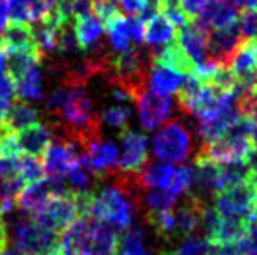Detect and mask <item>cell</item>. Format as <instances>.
<instances>
[{"label":"cell","mask_w":257,"mask_h":255,"mask_svg":"<svg viewBox=\"0 0 257 255\" xmlns=\"http://www.w3.org/2000/svg\"><path fill=\"white\" fill-rule=\"evenodd\" d=\"M213 206L223 216H234L252 223L255 221L257 190L247 177L216 193Z\"/></svg>","instance_id":"cell-1"},{"label":"cell","mask_w":257,"mask_h":255,"mask_svg":"<svg viewBox=\"0 0 257 255\" xmlns=\"http://www.w3.org/2000/svg\"><path fill=\"white\" fill-rule=\"evenodd\" d=\"M155 156L165 163H182L192 150V135L179 120L165 124L153 137Z\"/></svg>","instance_id":"cell-2"},{"label":"cell","mask_w":257,"mask_h":255,"mask_svg":"<svg viewBox=\"0 0 257 255\" xmlns=\"http://www.w3.org/2000/svg\"><path fill=\"white\" fill-rule=\"evenodd\" d=\"M78 146L64 135L52 140L43 158L46 177L67 182V174L78 163Z\"/></svg>","instance_id":"cell-3"},{"label":"cell","mask_w":257,"mask_h":255,"mask_svg":"<svg viewBox=\"0 0 257 255\" xmlns=\"http://www.w3.org/2000/svg\"><path fill=\"white\" fill-rule=\"evenodd\" d=\"M134 101L137 104L140 124L147 130H155L170 119L171 116V101L168 96H161L158 93L148 88V85L135 93Z\"/></svg>","instance_id":"cell-4"},{"label":"cell","mask_w":257,"mask_h":255,"mask_svg":"<svg viewBox=\"0 0 257 255\" xmlns=\"http://www.w3.org/2000/svg\"><path fill=\"white\" fill-rule=\"evenodd\" d=\"M120 156L119 169L125 174H135L148 163V138L140 132L127 129L120 130Z\"/></svg>","instance_id":"cell-5"},{"label":"cell","mask_w":257,"mask_h":255,"mask_svg":"<svg viewBox=\"0 0 257 255\" xmlns=\"http://www.w3.org/2000/svg\"><path fill=\"white\" fill-rule=\"evenodd\" d=\"M228 70L247 88H254L257 77V38H242L229 59Z\"/></svg>","instance_id":"cell-6"},{"label":"cell","mask_w":257,"mask_h":255,"mask_svg":"<svg viewBox=\"0 0 257 255\" xmlns=\"http://www.w3.org/2000/svg\"><path fill=\"white\" fill-rule=\"evenodd\" d=\"M239 9L233 0H210L195 20V25L205 33L228 30L238 23Z\"/></svg>","instance_id":"cell-7"},{"label":"cell","mask_w":257,"mask_h":255,"mask_svg":"<svg viewBox=\"0 0 257 255\" xmlns=\"http://www.w3.org/2000/svg\"><path fill=\"white\" fill-rule=\"evenodd\" d=\"M15 138L22 156L43 159L52 142V130L47 125L36 122L17 130Z\"/></svg>","instance_id":"cell-8"},{"label":"cell","mask_w":257,"mask_h":255,"mask_svg":"<svg viewBox=\"0 0 257 255\" xmlns=\"http://www.w3.org/2000/svg\"><path fill=\"white\" fill-rule=\"evenodd\" d=\"M195 169L194 171V180L197 184L199 193L202 195H212L226 189V171L225 164H216L213 161H208L205 158H200L195 154L194 158Z\"/></svg>","instance_id":"cell-9"},{"label":"cell","mask_w":257,"mask_h":255,"mask_svg":"<svg viewBox=\"0 0 257 255\" xmlns=\"http://www.w3.org/2000/svg\"><path fill=\"white\" fill-rule=\"evenodd\" d=\"M241 39L242 38L239 35L238 25L228 30L208 33V59L218 67L228 69L229 59H231L234 49L238 48Z\"/></svg>","instance_id":"cell-10"},{"label":"cell","mask_w":257,"mask_h":255,"mask_svg":"<svg viewBox=\"0 0 257 255\" xmlns=\"http://www.w3.org/2000/svg\"><path fill=\"white\" fill-rule=\"evenodd\" d=\"M176 41L192 59L195 67L210 60L208 59V33L200 30L195 23H189L176 30Z\"/></svg>","instance_id":"cell-11"},{"label":"cell","mask_w":257,"mask_h":255,"mask_svg":"<svg viewBox=\"0 0 257 255\" xmlns=\"http://www.w3.org/2000/svg\"><path fill=\"white\" fill-rule=\"evenodd\" d=\"M205 202L197 195H189L181 206L174 208L176 237H191L202 224Z\"/></svg>","instance_id":"cell-12"},{"label":"cell","mask_w":257,"mask_h":255,"mask_svg":"<svg viewBox=\"0 0 257 255\" xmlns=\"http://www.w3.org/2000/svg\"><path fill=\"white\" fill-rule=\"evenodd\" d=\"M51 197H52L51 185L47 182V179H44L35 184L23 185L22 189H20V192L17 193L15 205L23 213H26L28 216L33 218L44 210V206L47 205Z\"/></svg>","instance_id":"cell-13"},{"label":"cell","mask_w":257,"mask_h":255,"mask_svg":"<svg viewBox=\"0 0 257 255\" xmlns=\"http://www.w3.org/2000/svg\"><path fill=\"white\" fill-rule=\"evenodd\" d=\"M72 30L80 51H99V41L103 38L104 26L93 13L73 18Z\"/></svg>","instance_id":"cell-14"},{"label":"cell","mask_w":257,"mask_h":255,"mask_svg":"<svg viewBox=\"0 0 257 255\" xmlns=\"http://www.w3.org/2000/svg\"><path fill=\"white\" fill-rule=\"evenodd\" d=\"M150 60L152 62L163 65V67H168V69L179 73V75L187 77V75L195 73V65L192 62V59L187 56V52L181 48L178 41H174L171 44L165 46V48L152 52Z\"/></svg>","instance_id":"cell-15"},{"label":"cell","mask_w":257,"mask_h":255,"mask_svg":"<svg viewBox=\"0 0 257 255\" xmlns=\"http://www.w3.org/2000/svg\"><path fill=\"white\" fill-rule=\"evenodd\" d=\"M176 41L174 25L161 13L155 12L145 20V43L152 46L153 52Z\"/></svg>","instance_id":"cell-16"},{"label":"cell","mask_w":257,"mask_h":255,"mask_svg":"<svg viewBox=\"0 0 257 255\" xmlns=\"http://www.w3.org/2000/svg\"><path fill=\"white\" fill-rule=\"evenodd\" d=\"M12 23H39L49 15V7L44 0H7Z\"/></svg>","instance_id":"cell-17"},{"label":"cell","mask_w":257,"mask_h":255,"mask_svg":"<svg viewBox=\"0 0 257 255\" xmlns=\"http://www.w3.org/2000/svg\"><path fill=\"white\" fill-rule=\"evenodd\" d=\"M182 80H184V77L179 75V73L150 60V72H148V85L150 86L148 88L155 93L170 98V95L179 90Z\"/></svg>","instance_id":"cell-18"},{"label":"cell","mask_w":257,"mask_h":255,"mask_svg":"<svg viewBox=\"0 0 257 255\" xmlns=\"http://www.w3.org/2000/svg\"><path fill=\"white\" fill-rule=\"evenodd\" d=\"M104 30L107 31V38H109L111 48L116 54L125 52L132 48V38L128 33L127 18L122 12H117L112 18H109L104 23Z\"/></svg>","instance_id":"cell-19"},{"label":"cell","mask_w":257,"mask_h":255,"mask_svg":"<svg viewBox=\"0 0 257 255\" xmlns=\"http://www.w3.org/2000/svg\"><path fill=\"white\" fill-rule=\"evenodd\" d=\"M43 96V73L39 65H33L23 73L17 83V99L22 101H38Z\"/></svg>","instance_id":"cell-20"},{"label":"cell","mask_w":257,"mask_h":255,"mask_svg":"<svg viewBox=\"0 0 257 255\" xmlns=\"http://www.w3.org/2000/svg\"><path fill=\"white\" fill-rule=\"evenodd\" d=\"M36 122H39V111L35 106H31V103L22 101V99H17V101L12 103L10 111L4 120V124L13 132Z\"/></svg>","instance_id":"cell-21"},{"label":"cell","mask_w":257,"mask_h":255,"mask_svg":"<svg viewBox=\"0 0 257 255\" xmlns=\"http://www.w3.org/2000/svg\"><path fill=\"white\" fill-rule=\"evenodd\" d=\"M117 253L120 255H148L144 231L140 227H127L117 239Z\"/></svg>","instance_id":"cell-22"},{"label":"cell","mask_w":257,"mask_h":255,"mask_svg":"<svg viewBox=\"0 0 257 255\" xmlns=\"http://www.w3.org/2000/svg\"><path fill=\"white\" fill-rule=\"evenodd\" d=\"M17 177L20 179V182L23 185L35 184L39 180L46 179L43 159L38 158H30V156H20L18 159V172Z\"/></svg>","instance_id":"cell-23"},{"label":"cell","mask_w":257,"mask_h":255,"mask_svg":"<svg viewBox=\"0 0 257 255\" xmlns=\"http://www.w3.org/2000/svg\"><path fill=\"white\" fill-rule=\"evenodd\" d=\"M99 119H103L109 127H116V129L124 130L128 127V122L132 119V109L125 104L111 106L103 111Z\"/></svg>","instance_id":"cell-24"},{"label":"cell","mask_w":257,"mask_h":255,"mask_svg":"<svg viewBox=\"0 0 257 255\" xmlns=\"http://www.w3.org/2000/svg\"><path fill=\"white\" fill-rule=\"evenodd\" d=\"M192 184H194V171L189 166H179V167H176V174H174L170 193H173L174 197L182 195V193H186L191 189Z\"/></svg>","instance_id":"cell-25"},{"label":"cell","mask_w":257,"mask_h":255,"mask_svg":"<svg viewBox=\"0 0 257 255\" xmlns=\"http://www.w3.org/2000/svg\"><path fill=\"white\" fill-rule=\"evenodd\" d=\"M173 255H212V250L207 240L191 236L174 250Z\"/></svg>","instance_id":"cell-26"},{"label":"cell","mask_w":257,"mask_h":255,"mask_svg":"<svg viewBox=\"0 0 257 255\" xmlns=\"http://www.w3.org/2000/svg\"><path fill=\"white\" fill-rule=\"evenodd\" d=\"M238 30L241 38H257V13L242 10L238 17Z\"/></svg>","instance_id":"cell-27"},{"label":"cell","mask_w":257,"mask_h":255,"mask_svg":"<svg viewBox=\"0 0 257 255\" xmlns=\"http://www.w3.org/2000/svg\"><path fill=\"white\" fill-rule=\"evenodd\" d=\"M182 12L186 13L189 23H194L210 0H178Z\"/></svg>","instance_id":"cell-28"},{"label":"cell","mask_w":257,"mask_h":255,"mask_svg":"<svg viewBox=\"0 0 257 255\" xmlns=\"http://www.w3.org/2000/svg\"><path fill=\"white\" fill-rule=\"evenodd\" d=\"M244 255H257V221L249 224L244 236L239 239Z\"/></svg>","instance_id":"cell-29"},{"label":"cell","mask_w":257,"mask_h":255,"mask_svg":"<svg viewBox=\"0 0 257 255\" xmlns=\"http://www.w3.org/2000/svg\"><path fill=\"white\" fill-rule=\"evenodd\" d=\"M122 10L131 17H142L152 7V0H120Z\"/></svg>","instance_id":"cell-30"},{"label":"cell","mask_w":257,"mask_h":255,"mask_svg":"<svg viewBox=\"0 0 257 255\" xmlns=\"http://www.w3.org/2000/svg\"><path fill=\"white\" fill-rule=\"evenodd\" d=\"M128 33L135 44H144L145 43V20L142 17H131L127 20Z\"/></svg>","instance_id":"cell-31"},{"label":"cell","mask_w":257,"mask_h":255,"mask_svg":"<svg viewBox=\"0 0 257 255\" xmlns=\"http://www.w3.org/2000/svg\"><path fill=\"white\" fill-rule=\"evenodd\" d=\"M0 96L9 99L10 103L17 101V83L9 72L0 73Z\"/></svg>","instance_id":"cell-32"},{"label":"cell","mask_w":257,"mask_h":255,"mask_svg":"<svg viewBox=\"0 0 257 255\" xmlns=\"http://www.w3.org/2000/svg\"><path fill=\"white\" fill-rule=\"evenodd\" d=\"M242 116H246L249 119V122H251V142L254 145V150L257 151V98H255V101L247 107Z\"/></svg>","instance_id":"cell-33"},{"label":"cell","mask_w":257,"mask_h":255,"mask_svg":"<svg viewBox=\"0 0 257 255\" xmlns=\"http://www.w3.org/2000/svg\"><path fill=\"white\" fill-rule=\"evenodd\" d=\"M9 227H7V223L4 219V214L0 213V253L5 252L7 249H9Z\"/></svg>","instance_id":"cell-34"},{"label":"cell","mask_w":257,"mask_h":255,"mask_svg":"<svg viewBox=\"0 0 257 255\" xmlns=\"http://www.w3.org/2000/svg\"><path fill=\"white\" fill-rule=\"evenodd\" d=\"M10 23V12H9V2L0 0V35Z\"/></svg>","instance_id":"cell-35"},{"label":"cell","mask_w":257,"mask_h":255,"mask_svg":"<svg viewBox=\"0 0 257 255\" xmlns=\"http://www.w3.org/2000/svg\"><path fill=\"white\" fill-rule=\"evenodd\" d=\"M10 106H12V103L9 101V99L0 96V122H4L5 120L7 114H9V111H10Z\"/></svg>","instance_id":"cell-36"},{"label":"cell","mask_w":257,"mask_h":255,"mask_svg":"<svg viewBox=\"0 0 257 255\" xmlns=\"http://www.w3.org/2000/svg\"><path fill=\"white\" fill-rule=\"evenodd\" d=\"M9 72V62H7V56L5 52L0 49V73Z\"/></svg>","instance_id":"cell-37"},{"label":"cell","mask_w":257,"mask_h":255,"mask_svg":"<svg viewBox=\"0 0 257 255\" xmlns=\"http://www.w3.org/2000/svg\"><path fill=\"white\" fill-rule=\"evenodd\" d=\"M0 255H23V253H20L17 249H7L5 252H2Z\"/></svg>","instance_id":"cell-38"},{"label":"cell","mask_w":257,"mask_h":255,"mask_svg":"<svg viewBox=\"0 0 257 255\" xmlns=\"http://www.w3.org/2000/svg\"><path fill=\"white\" fill-rule=\"evenodd\" d=\"M44 2L51 7V9L54 10V7H56L57 4H60V2H64V0H44Z\"/></svg>","instance_id":"cell-39"},{"label":"cell","mask_w":257,"mask_h":255,"mask_svg":"<svg viewBox=\"0 0 257 255\" xmlns=\"http://www.w3.org/2000/svg\"><path fill=\"white\" fill-rule=\"evenodd\" d=\"M254 90L257 91V77H255V82H254Z\"/></svg>","instance_id":"cell-40"},{"label":"cell","mask_w":257,"mask_h":255,"mask_svg":"<svg viewBox=\"0 0 257 255\" xmlns=\"http://www.w3.org/2000/svg\"><path fill=\"white\" fill-rule=\"evenodd\" d=\"M109 2H116V0H109Z\"/></svg>","instance_id":"cell-41"},{"label":"cell","mask_w":257,"mask_h":255,"mask_svg":"<svg viewBox=\"0 0 257 255\" xmlns=\"http://www.w3.org/2000/svg\"><path fill=\"white\" fill-rule=\"evenodd\" d=\"M114 255H120V253H117V252H116V253H114Z\"/></svg>","instance_id":"cell-42"},{"label":"cell","mask_w":257,"mask_h":255,"mask_svg":"<svg viewBox=\"0 0 257 255\" xmlns=\"http://www.w3.org/2000/svg\"><path fill=\"white\" fill-rule=\"evenodd\" d=\"M0 49H2V48H0Z\"/></svg>","instance_id":"cell-43"}]
</instances>
